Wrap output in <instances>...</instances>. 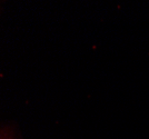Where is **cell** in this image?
I'll list each match as a JSON object with an SVG mask.
<instances>
[]
</instances>
